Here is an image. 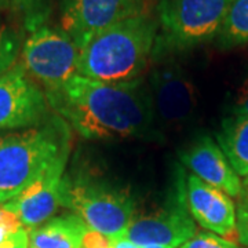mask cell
<instances>
[{
    "instance_id": "6da1fadb",
    "label": "cell",
    "mask_w": 248,
    "mask_h": 248,
    "mask_svg": "<svg viewBox=\"0 0 248 248\" xmlns=\"http://www.w3.org/2000/svg\"><path fill=\"white\" fill-rule=\"evenodd\" d=\"M46 98L55 115L87 140H145L157 134L143 79L109 83L78 73Z\"/></svg>"
},
{
    "instance_id": "7a4b0ae2",
    "label": "cell",
    "mask_w": 248,
    "mask_h": 248,
    "mask_svg": "<svg viewBox=\"0 0 248 248\" xmlns=\"http://www.w3.org/2000/svg\"><path fill=\"white\" fill-rule=\"evenodd\" d=\"M157 28L156 16L145 11L104 29L80 50L78 73L109 83L141 79L152 61Z\"/></svg>"
},
{
    "instance_id": "3957f363",
    "label": "cell",
    "mask_w": 248,
    "mask_h": 248,
    "mask_svg": "<svg viewBox=\"0 0 248 248\" xmlns=\"http://www.w3.org/2000/svg\"><path fill=\"white\" fill-rule=\"evenodd\" d=\"M69 151L71 127L57 115L35 127L0 133V205L17 197Z\"/></svg>"
},
{
    "instance_id": "277c9868",
    "label": "cell",
    "mask_w": 248,
    "mask_h": 248,
    "mask_svg": "<svg viewBox=\"0 0 248 248\" xmlns=\"http://www.w3.org/2000/svg\"><path fill=\"white\" fill-rule=\"evenodd\" d=\"M62 207L110 241L123 237L137 214V202L127 187L76 169L63 177Z\"/></svg>"
},
{
    "instance_id": "5b68a950",
    "label": "cell",
    "mask_w": 248,
    "mask_h": 248,
    "mask_svg": "<svg viewBox=\"0 0 248 248\" xmlns=\"http://www.w3.org/2000/svg\"><path fill=\"white\" fill-rule=\"evenodd\" d=\"M232 0H159L152 61L163 62L208 43L221 32Z\"/></svg>"
},
{
    "instance_id": "8992f818",
    "label": "cell",
    "mask_w": 248,
    "mask_h": 248,
    "mask_svg": "<svg viewBox=\"0 0 248 248\" xmlns=\"http://www.w3.org/2000/svg\"><path fill=\"white\" fill-rule=\"evenodd\" d=\"M79 54V47L61 28L43 24L29 32L24 42L21 65L47 94L61 89L78 75Z\"/></svg>"
},
{
    "instance_id": "52a82bcc",
    "label": "cell",
    "mask_w": 248,
    "mask_h": 248,
    "mask_svg": "<svg viewBox=\"0 0 248 248\" xmlns=\"http://www.w3.org/2000/svg\"><path fill=\"white\" fill-rule=\"evenodd\" d=\"M196 232V222L186 204V174L181 170L167 200L146 213L137 211L123 237L141 247L179 248Z\"/></svg>"
},
{
    "instance_id": "ba28073f",
    "label": "cell",
    "mask_w": 248,
    "mask_h": 248,
    "mask_svg": "<svg viewBox=\"0 0 248 248\" xmlns=\"http://www.w3.org/2000/svg\"><path fill=\"white\" fill-rule=\"evenodd\" d=\"M146 0H61L60 28L81 50L104 29L145 13Z\"/></svg>"
},
{
    "instance_id": "9c48e42d",
    "label": "cell",
    "mask_w": 248,
    "mask_h": 248,
    "mask_svg": "<svg viewBox=\"0 0 248 248\" xmlns=\"http://www.w3.org/2000/svg\"><path fill=\"white\" fill-rule=\"evenodd\" d=\"M156 124L166 128L186 127L196 113L195 84L179 65L163 63L151 72L148 79Z\"/></svg>"
},
{
    "instance_id": "30bf717a",
    "label": "cell",
    "mask_w": 248,
    "mask_h": 248,
    "mask_svg": "<svg viewBox=\"0 0 248 248\" xmlns=\"http://www.w3.org/2000/svg\"><path fill=\"white\" fill-rule=\"evenodd\" d=\"M48 108L45 91L21 63L0 76V133L39 125L48 117Z\"/></svg>"
},
{
    "instance_id": "8fae6325",
    "label": "cell",
    "mask_w": 248,
    "mask_h": 248,
    "mask_svg": "<svg viewBox=\"0 0 248 248\" xmlns=\"http://www.w3.org/2000/svg\"><path fill=\"white\" fill-rule=\"evenodd\" d=\"M69 152L61 155L45 172L17 197L3 204L17 215L24 228L32 231L51 219L62 207V185Z\"/></svg>"
},
{
    "instance_id": "7c38bea8",
    "label": "cell",
    "mask_w": 248,
    "mask_h": 248,
    "mask_svg": "<svg viewBox=\"0 0 248 248\" xmlns=\"http://www.w3.org/2000/svg\"><path fill=\"white\" fill-rule=\"evenodd\" d=\"M186 204L192 218L205 231L228 240L237 237L236 204L231 196L186 174Z\"/></svg>"
},
{
    "instance_id": "4fadbf2b",
    "label": "cell",
    "mask_w": 248,
    "mask_h": 248,
    "mask_svg": "<svg viewBox=\"0 0 248 248\" xmlns=\"http://www.w3.org/2000/svg\"><path fill=\"white\" fill-rule=\"evenodd\" d=\"M179 160L203 182L222 190L232 199L243 195V181L233 170L228 157L210 135L196 138L187 148L179 153Z\"/></svg>"
},
{
    "instance_id": "5bb4252c",
    "label": "cell",
    "mask_w": 248,
    "mask_h": 248,
    "mask_svg": "<svg viewBox=\"0 0 248 248\" xmlns=\"http://www.w3.org/2000/svg\"><path fill=\"white\" fill-rule=\"evenodd\" d=\"M87 225L76 214L53 217L29 231V248H81Z\"/></svg>"
},
{
    "instance_id": "9a60e30c",
    "label": "cell",
    "mask_w": 248,
    "mask_h": 248,
    "mask_svg": "<svg viewBox=\"0 0 248 248\" xmlns=\"http://www.w3.org/2000/svg\"><path fill=\"white\" fill-rule=\"evenodd\" d=\"M217 142L237 175L248 177V117L231 115L223 119Z\"/></svg>"
},
{
    "instance_id": "2e32d148",
    "label": "cell",
    "mask_w": 248,
    "mask_h": 248,
    "mask_svg": "<svg viewBox=\"0 0 248 248\" xmlns=\"http://www.w3.org/2000/svg\"><path fill=\"white\" fill-rule=\"evenodd\" d=\"M221 48H233L248 43V0H232L217 36Z\"/></svg>"
},
{
    "instance_id": "e0dca14e",
    "label": "cell",
    "mask_w": 248,
    "mask_h": 248,
    "mask_svg": "<svg viewBox=\"0 0 248 248\" xmlns=\"http://www.w3.org/2000/svg\"><path fill=\"white\" fill-rule=\"evenodd\" d=\"M7 9L16 11L22 18L24 25L29 32L35 31L43 24H47V19L51 10L50 0H3Z\"/></svg>"
},
{
    "instance_id": "ac0fdd59",
    "label": "cell",
    "mask_w": 248,
    "mask_h": 248,
    "mask_svg": "<svg viewBox=\"0 0 248 248\" xmlns=\"http://www.w3.org/2000/svg\"><path fill=\"white\" fill-rule=\"evenodd\" d=\"M21 35L13 28L0 27V76L6 75L18 63L22 50Z\"/></svg>"
},
{
    "instance_id": "d6986e66",
    "label": "cell",
    "mask_w": 248,
    "mask_h": 248,
    "mask_svg": "<svg viewBox=\"0 0 248 248\" xmlns=\"http://www.w3.org/2000/svg\"><path fill=\"white\" fill-rule=\"evenodd\" d=\"M179 248H241L234 241L221 237L208 231L196 232V234Z\"/></svg>"
},
{
    "instance_id": "ffe728a7",
    "label": "cell",
    "mask_w": 248,
    "mask_h": 248,
    "mask_svg": "<svg viewBox=\"0 0 248 248\" xmlns=\"http://www.w3.org/2000/svg\"><path fill=\"white\" fill-rule=\"evenodd\" d=\"M236 219H237V241L241 246L248 248V193L239 197L236 205Z\"/></svg>"
},
{
    "instance_id": "44dd1931",
    "label": "cell",
    "mask_w": 248,
    "mask_h": 248,
    "mask_svg": "<svg viewBox=\"0 0 248 248\" xmlns=\"http://www.w3.org/2000/svg\"><path fill=\"white\" fill-rule=\"evenodd\" d=\"M232 115L248 117V79L240 86L232 104Z\"/></svg>"
},
{
    "instance_id": "7402d4cb",
    "label": "cell",
    "mask_w": 248,
    "mask_h": 248,
    "mask_svg": "<svg viewBox=\"0 0 248 248\" xmlns=\"http://www.w3.org/2000/svg\"><path fill=\"white\" fill-rule=\"evenodd\" d=\"M0 248H29V231L22 226L3 240Z\"/></svg>"
},
{
    "instance_id": "603a6c76",
    "label": "cell",
    "mask_w": 248,
    "mask_h": 248,
    "mask_svg": "<svg viewBox=\"0 0 248 248\" xmlns=\"http://www.w3.org/2000/svg\"><path fill=\"white\" fill-rule=\"evenodd\" d=\"M112 248H142L141 246L135 244L133 241L127 240L125 237L112 240Z\"/></svg>"
},
{
    "instance_id": "cb8c5ba5",
    "label": "cell",
    "mask_w": 248,
    "mask_h": 248,
    "mask_svg": "<svg viewBox=\"0 0 248 248\" xmlns=\"http://www.w3.org/2000/svg\"><path fill=\"white\" fill-rule=\"evenodd\" d=\"M243 192H244V193H248V177H246L243 179Z\"/></svg>"
},
{
    "instance_id": "d4e9b609",
    "label": "cell",
    "mask_w": 248,
    "mask_h": 248,
    "mask_svg": "<svg viewBox=\"0 0 248 248\" xmlns=\"http://www.w3.org/2000/svg\"><path fill=\"white\" fill-rule=\"evenodd\" d=\"M6 9H7L6 3H4L3 0H0V11H1V10H6ZM0 27H1V25H0Z\"/></svg>"
},
{
    "instance_id": "484cf974",
    "label": "cell",
    "mask_w": 248,
    "mask_h": 248,
    "mask_svg": "<svg viewBox=\"0 0 248 248\" xmlns=\"http://www.w3.org/2000/svg\"><path fill=\"white\" fill-rule=\"evenodd\" d=\"M142 248H167V247H161V246H148V247H142Z\"/></svg>"
}]
</instances>
